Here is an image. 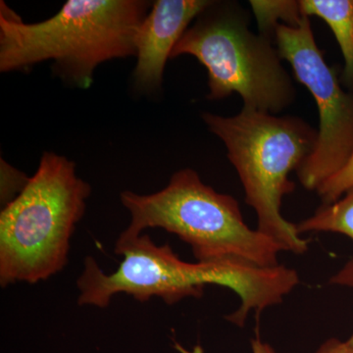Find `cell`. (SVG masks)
<instances>
[{
    "instance_id": "1",
    "label": "cell",
    "mask_w": 353,
    "mask_h": 353,
    "mask_svg": "<svg viewBox=\"0 0 353 353\" xmlns=\"http://www.w3.org/2000/svg\"><path fill=\"white\" fill-rule=\"evenodd\" d=\"M152 6L145 0H69L50 19L26 24L1 1L0 71L52 61L54 75L87 90L99 65L136 57V34Z\"/></svg>"
},
{
    "instance_id": "2",
    "label": "cell",
    "mask_w": 353,
    "mask_h": 353,
    "mask_svg": "<svg viewBox=\"0 0 353 353\" xmlns=\"http://www.w3.org/2000/svg\"><path fill=\"white\" fill-rule=\"evenodd\" d=\"M122 255L117 270L105 274L92 256L85 259L78 279L79 305L105 308L116 294H127L141 303L159 297L167 304L185 297H201L208 285L233 290L241 299V314L262 310L275 294L276 276L269 268L238 262L189 263L169 245H157L148 234H121L115 245Z\"/></svg>"
},
{
    "instance_id": "3",
    "label": "cell",
    "mask_w": 353,
    "mask_h": 353,
    "mask_svg": "<svg viewBox=\"0 0 353 353\" xmlns=\"http://www.w3.org/2000/svg\"><path fill=\"white\" fill-rule=\"evenodd\" d=\"M201 118L226 146L245 189L246 204L256 212L257 230L285 252H307V241L283 217L281 208L283 197L296 189L290 172L299 170L314 152L317 130L301 118L246 108L233 117L205 112Z\"/></svg>"
},
{
    "instance_id": "4",
    "label": "cell",
    "mask_w": 353,
    "mask_h": 353,
    "mask_svg": "<svg viewBox=\"0 0 353 353\" xmlns=\"http://www.w3.org/2000/svg\"><path fill=\"white\" fill-rule=\"evenodd\" d=\"M121 203L131 221L122 234L138 236L150 228L176 234L192 248L197 262L233 261L278 266L282 246L243 221L238 201L205 185L192 169L176 171L163 190L150 194L127 190Z\"/></svg>"
},
{
    "instance_id": "5",
    "label": "cell",
    "mask_w": 353,
    "mask_h": 353,
    "mask_svg": "<svg viewBox=\"0 0 353 353\" xmlns=\"http://www.w3.org/2000/svg\"><path fill=\"white\" fill-rule=\"evenodd\" d=\"M90 185L76 163L46 152L24 190L0 213V283L37 284L68 263L70 241L85 214Z\"/></svg>"
},
{
    "instance_id": "6",
    "label": "cell",
    "mask_w": 353,
    "mask_h": 353,
    "mask_svg": "<svg viewBox=\"0 0 353 353\" xmlns=\"http://www.w3.org/2000/svg\"><path fill=\"white\" fill-rule=\"evenodd\" d=\"M248 14L213 1L176 44L171 59L190 55L205 67L210 101L240 94L243 108L276 115L296 99L273 39L254 34Z\"/></svg>"
},
{
    "instance_id": "7",
    "label": "cell",
    "mask_w": 353,
    "mask_h": 353,
    "mask_svg": "<svg viewBox=\"0 0 353 353\" xmlns=\"http://www.w3.org/2000/svg\"><path fill=\"white\" fill-rule=\"evenodd\" d=\"M274 41L281 59L289 62L297 82L307 88L317 104V143L314 152L297 170L301 185L317 190L352 157L353 92L343 90L336 69L325 61L307 16L296 27L279 24Z\"/></svg>"
},
{
    "instance_id": "8",
    "label": "cell",
    "mask_w": 353,
    "mask_h": 353,
    "mask_svg": "<svg viewBox=\"0 0 353 353\" xmlns=\"http://www.w3.org/2000/svg\"><path fill=\"white\" fill-rule=\"evenodd\" d=\"M211 0H157L139 26L134 39L137 64L132 85L141 94L162 88L165 66L176 44L192 21L212 4Z\"/></svg>"
},
{
    "instance_id": "9",
    "label": "cell",
    "mask_w": 353,
    "mask_h": 353,
    "mask_svg": "<svg viewBox=\"0 0 353 353\" xmlns=\"http://www.w3.org/2000/svg\"><path fill=\"white\" fill-rule=\"evenodd\" d=\"M304 16H316L334 32L345 60L341 80L353 90V0H301Z\"/></svg>"
},
{
    "instance_id": "10",
    "label": "cell",
    "mask_w": 353,
    "mask_h": 353,
    "mask_svg": "<svg viewBox=\"0 0 353 353\" xmlns=\"http://www.w3.org/2000/svg\"><path fill=\"white\" fill-rule=\"evenodd\" d=\"M299 234L330 232L345 234L353 240V188L343 199L331 204H323L315 214L296 225ZM330 283L353 289V259L331 278Z\"/></svg>"
},
{
    "instance_id": "11",
    "label": "cell",
    "mask_w": 353,
    "mask_h": 353,
    "mask_svg": "<svg viewBox=\"0 0 353 353\" xmlns=\"http://www.w3.org/2000/svg\"><path fill=\"white\" fill-rule=\"evenodd\" d=\"M250 3L256 18L259 34L273 41L276 28L281 24L279 21L282 20L284 22L283 24L290 27H296L304 17L299 1L250 0Z\"/></svg>"
},
{
    "instance_id": "12",
    "label": "cell",
    "mask_w": 353,
    "mask_h": 353,
    "mask_svg": "<svg viewBox=\"0 0 353 353\" xmlns=\"http://www.w3.org/2000/svg\"><path fill=\"white\" fill-rule=\"evenodd\" d=\"M353 188V152L347 164L317 189L323 204H331Z\"/></svg>"
},
{
    "instance_id": "13",
    "label": "cell",
    "mask_w": 353,
    "mask_h": 353,
    "mask_svg": "<svg viewBox=\"0 0 353 353\" xmlns=\"http://www.w3.org/2000/svg\"><path fill=\"white\" fill-rule=\"evenodd\" d=\"M0 169H1L0 170L1 171V201L2 203L4 202V206H6L24 190L30 178H27L22 172L7 163L2 158Z\"/></svg>"
},
{
    "instance_id": "14",
    "label": "cell",
    "mask_w": 353,
    "mask_h": 353,
    "mask_svg": "<svg viewBox=\"0 0 353 353\" xmlns=\"http://www.w3.org/2000/svg\"><path fill=\"white\" fill-rule=\"evenodd\" d=\"M175 348L180 353H204L203 347L199 345H196L192 350H188L180 343H175ZM252 348L253 353H276L270 345L260 340L259 336L252 340Z\"/></svg>"
},
{
    "instance_id": "15",
    "label": "cell",
    "mask_w": 353,
    "mask_h": 353,
    "mask_svg": "<svg viewBox=\"0 0 353 353\" xmlns=\"http://www.w3.org/2000/svg\"><path fill=\"white\" fill-rule=\"evenodd\" d=\"M315 353H353V345L347 341H341L338 339H330Z\"/></svg>"
},
{
    "instance_id": "16",
    "label": "cell",
    "mask_w": 353,
    "mask_h": 353,
    "mask_svg": "<svg viewBox=\"0 0 353 353\" xmlns=\"http://www.w3.org/2000/svg\"><path fill=\"white\" fill-rule=\"evenodd\" d=\"M348 343H350V345H353V334H352V336H350V339L347 340Z\"/></svg>"
}]
</instances>
